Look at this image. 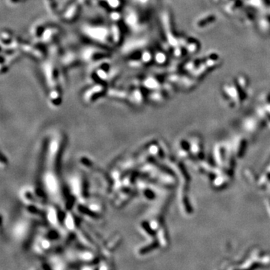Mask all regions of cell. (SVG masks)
<instances>
[{
	"label": "cell",
	"mask_w": 270,
	"mask_h": 270,
	"mask_svg": "<svg viewBox=\"0 0 270 270\" xmlns=\"http://www.w3.org/2000/svg\"><path fill=\"white\" fill-rule=\"evenodd\" d=\"M79 12V6L77 5H74L72 6L70 8H68L67 11V14L65 15V19H68V20H72L74 17L78 14Z\"/></svg>",
	"instance_id": "obj_2"
},
{
	"label": "cell",
	"mask_w": 270,
	"mask_h": 270,
	"mask_svg": "<svg viewBox=\"0 0 270 270\" xmlns=\"http://www.w3.org/2000/svg\"><path fill=\"white\" fill-rule=\"evenodd\" d=\"M23 1H25V0H8V2L10 5H16L17 3L22 2Z\"/></svg>",
	"instance_id": "obj_5"
},
{
	"label": "cell",
	"mask_w": 270,
	"mask_h": 270,
	"mask_svg": "<svg viewBox=\"0 0 270 270\" xmlns=\"http://www.w3.org/2000/svg\"><path fill=\"white\" fill-rule=\"evenodd\" d=\"M45 2H46L48 10L51 13H56L57 11V8H58V5H57L56 0H45Z\"/></svg>",
	"instance_id": "obj_3"
},
{
	"label": "cell",
	"mask_w": 270,
	"mask_h": 270,
	"mask_svg": "<svg viewBox=\"0 0 270 270\" xmlns=\"http://www.w3.org/2000/svg\"><path fill=\"white\" fill-rule=\"evenodd\" d=\"M107 4L110 8H119L121 5V1H119V0H107Z\"/></svg>",
	"instance_id": "obj_4"
},
{
	"label": "cell",
	"mask_w": 270,
	"mask_h": 270,
	"mask_svg": "<svg viewBox=\"0 0 270 270\" xmlns=\"http://www.w3.org/2000/svg\"><path fill=\"white\" fill-rule=\"evenodd\" d=\"M86 33L89 37L98 41H107L109 37L108 30L103 27H87L86 29Z\"/></svg>",
	"instance_id": "obj_1"
}]
</instances>
